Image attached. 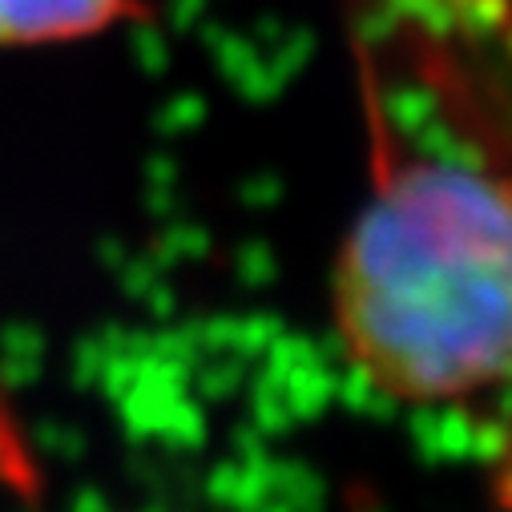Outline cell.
Here are the masks:
<instances>
[{"mask_svg":"<svg viewBox=\"0 0 512 512\" xmlns=\"http://www.w3.org/2000/svg\"><path fill=\"white\" fill-rule=\"evenodd\" d=\"M331 315L388 400L452 404L512 383V178L388 162L343 238Z\"/></svg>","mask_w":512,"mask_h":512,"instance_id":"obj_1","label":"cell"},{"mask_svg":"<svg viewBox=\"0 0 512 512\" xmlns=\"http://www.w3.org/2000/svg\"><path fill=\"white\" fill-rule=\"evenodd\" d=\"M134 9V0H0V49L57 45L105 33Z\"/></svg>","mask_w":512,"mask_h":512,"instance_id":"obj_2","label":"cell"},{"mask_svg":"<svg viewBox=\"0 0 512 512\" xmlns=\"http://www.w3.org/2000/svg\"><path fill=\"white\" fill-rule=\"evenodd\" d=\"M500 500H504V508L512 512V456H508V464H504V476H500Z\"/></svg>","mask_w":512,"mask_h":512,"instance_id":"obj_3","label":"cell"}]
</instances>
